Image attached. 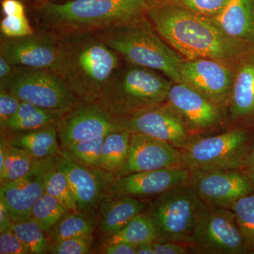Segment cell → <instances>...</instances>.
<instances>
[{
    "instance_id": "1",
    "label": "cell",
    "mask_w": 254,
    "mask_h": 254,
    "mask_svg": "<svg viewBox=\"0 0 254 254\" xmlns=\"http://www.w3.org/2000/svg\"><path fill=\"white\" fill-rule=\"evenodd\" d=\"M146 17L159 36L184 59L209 58L236 66L254 45L227 34L212 18L190 12L171 0H155Z\"/></svg>"
},
{
    "instance_id": "2",
    "label": "cell",
    "mask_w": 254,
    "mask_h": 254,
    "mask_svg": "<svg viewBox=\"0 0 254 254\" xmlns=\"http://www.w3.org/2000/svg\"><path fill=\"white\" fill-rule=\"evenodd\" d=\"M56 35L59 38L60 57L53 71L75 95L87 102L99 99L120 69V56L96 32Z\"/></svg>"
},
{
    "instance_id": "3",
    "label": "cell",
    "mask_w": 254,
    "mask_h": 254,
    "mask_svg": "<svg viewBox=\"0 0 254 254\" xmlns=\"http://www.w3.org/2000/svg\"><path fill=\"white\" fill-rule=\"evenodd\" d=\"M155 0H70L63 4L44 1L34 14L55 34L98 32L146 16Z\"/></svg>"
},
{
    "instance_id": "4",
    "label": "cell",
    "mask_w": 254,
    "mask_h": 254,
    "mask_svg": "<svg viewBox=\"0 0 254 254\" xmlns=\"http://www.w3.org/2000/svg\"><path fill=\"white\" fill-rule=\"evenodd\" d=\"M105 44L133 66L158 71L181 82L183 58L161 38L146 16L96 32Z\"/></svg>"
},
{
    "instance_id": "5",
    "label": "cell",
    "mask_w": 254,
    "mask_h": 254,
    "mask_svg": "<svg viewBox=\"0 0 254 254\" xmlns=\"http://www.w3.org/2000/svg\"><path fill=\"white\" fill-rule=\"evenodd\" d=\"M173 83L154 70L131 65L117 71L98 100L113 115L126 118L165 103Z\"/></svg>"
},
{
    "instance_id": "6",
    "label": "cell",
    "mask_w": 254,
    "mask_h": 254,
    "mask_svg": "<svg viewBox=\"0 0 254 254\" xmlns=\"http://www.w3.org/2000/svg\"><path fill=\"white\" fill-rule=\"evenodd\" d=\"M254 143V128L232 126L225 131L193 138L181 150L190 172L241 170Z\"/></svg>"
},
{
    "instance_id": "7",
    "label": "cell",
    "mask_w": 254,
    "mask_h": 254,
    "mask_svg": "<svg viewBox=\"0 0 254 254\" xmlns=\"http://www.w3.org/2000/svg\"><path fill=\"white\" fill-rule=\"evenodd\" d=\"M205 208L206 205L187 183L157 196L148 213L156 226L158 241L189 245Z\"/></svg>"
},
{
    "instance_id": "8",
    "label": "cell",
    "mask_w": 254,
    "mask_h": 254,
    "mask_svg": "<svg viewBox=\"0 0 254 254\" xmlns=\"http://www.w3.org/2000/svg\"><path fill=\"white\" fill-rule=\"evenodd\" d=\"M21 101L41 108L68 111L76 103V95L51 70L14 67L3 88Z\"/></svg>"
},
{
    "instance_id": "9",
    "label": "cell",
    "mask_w": 254,
    "mask_h": 254,
    "mask_svg": "<svg viewBox=\"0 0 254 254\" xmlns=\"http://www.w3.org/2000/svg\"><path fill=\"white\" fill-rule=\"evenodd\" d=\"M188 245L192 254L251 253L235 213L230 209L206 206L200 214Z\"/></svg>"
},
{
    "instance_id": "10",
    "label": "cell",
    "mask_w": 254,
    "mask_h": 254,
    "mask_svg": "<svg viewBox=\"0 0 254 254\" xmlns=\"http://www.w3.org/2000/svg\"><path fill=\"white\" fill-rule=\"evenodd\" d=\"M167 103L180 115L193 138L225 131L229 123L227 111L184 83H173Z\"/></svg>"
},
{
    "instance_id": "11",
    "label": "cell",
    "mask_w": 254,
    "mask_h": 254,
    "mask_svg": "<svg viewBox=\"0 0 254 254\" xmlns=\"http://www.w3.org/2000/svg\"><path fill=\"white\" fill-rule=\"evenodd\" d=\"M190 173V186L209 208L231 210L237 200L254 191V184L240 170Z\"/></svg>"
},
{
    "instance_id": "12",
    "label": "cell",
    "mask_w": 254,
    "mask_h": 254,
    "mask_svg": "<svg viewBox=\"0 0 254 254\" xmlns=\"http://www.w3.org/2000/svg\"><path fill=\"white\" fill-rule=\"evenodd\" d=\"M180 73L181 82L193 87L227 113L235 66L209 58L185 59Z\"/></svg>"
},
{
    "instance_id": "13",
    "label": "cell",
    "mask_w": 254,
    "mask_h": 254,
    "mask_svg": "<svg viewBox=\"0 0 254 254\" xmlns=\"http://www.w3.org/2000/svg\"><path fill=\"white\" fill-rule=\"evenodd\" d=\"M124 129L120 118L104 107L98 105H80L64 115L58 123L60 143L66 149L73 143L106 136L108 133Z\"/></svg>"
},
{
    "instance_id": "14",
    "label": "cell",
    "mask_w": 254,
    "mask_h": 254,
    "mask_svg": "<svg viewBox=\"0 0 254 254\" xmlns=\"http://www.w3.org/2000/svg\"><path fill=\"white\" fill-rule=\"evenodd\" d=\"M0 55L14 67L54 71L60 57L59 38L53 32L1 39Z\"/></svg>"
},
{
    "instance_id": "15",
    "label": "cell",
    "mask_w": 254,
    "mask_h": 254,
    "mask_svg": "<svg viewBox=\"0 0 254 254\" xmlns=\"http://www.w3.org/2000/svg\"><path fill=\"white\" fill-rule=\"evenodd\" d=\"M120 119L124 129L154 137L180 150L193 139L181 117L167 102L153 109Z\"/></svg>"
},
{
    "instance_id": "16",
    "label": "cell",
    "mask_w": 254,
    "mask_h": 254,
    "mask_svg": "<svg viewBox=\"0 0 254 254\" xmlns=\"http://www.w3.org/2000/svg\"><path fill=\"white\" fill-rule=\"evenodd\" d=\"M56 161L53 157L40 160L27 175L1 185L0 203L11 220L31 218L33 205L45 193L47 173Z\"/></svg>"
},
{
    "instance_id": "17",
    "label": "cell",
    "mask_w": 254,
    "mask_h": 254,
    "mask_svg": "<svg viewBox=\"0 0 254 254\" xmlns=\"http://www.w3.org/2000/svg\"><path fill=\"white\" fill-rule=\"evenodd\" d=\"M171 168H185L181 150L154 137L131 133L128 155L120 168L125 175Z\"/></svg>"
},
{
    "instance_id": "18",
    "label": "cell",
    "mask_w": 254,
    "mask_h": 254,
    "mask_svg": "<svg viewBox=\"0 0 254 254\" xmlns=\"http://www.w3.org/2000/svg\"><path fill=\"white\" fill-rule=\"evenodd\" d=\"M190 173L186 168H171L128 174L114 182L111 191L117 198L158 196L189 183Z\"/></svg>"
},
{
    "instance_id": "19",
    "label": "cell",
    "mask_w": 254,
    "mask_h": 254,
    "mask_svg": "<svg viewBox=\"0 0 254 254\" xmlns=\"http://www.w3.org/2000/svg\"><path fill=\"white\" fill-rule=\"evenodd\" d=\"M58 165L66 175L77 203L78 211H88L96 205L102 195L109 174L99 168H93L77 163L66 150L60 151Z\"/></svg>"
},
{
    "instance_id": "20",
    "label": "cell",
    "mask_w": 254,
    "mask_h": 254,
    "mask_svg": "<svg viewBox=\"0 0 254 254\" xmlns=\"http://www.w3.org/2000/svg\"><path fill=\"white\" fill-rule=\"evenodd\" d=\"M227 116L232 126L254 128V51L235 66Z\"/></svg>"
},
{
    "instance_id": "21",
    "label": "cell",
    "mask_w": 254,
    "mask_h": 254,
    "mask_svg": "<svg viewBox=\"0 0 254 254\" xmlns=\"http://www.w3.org/2000/svg\"><path fill=\"white\" fill-rule=\"evenodd\" d=\"M213 20L229 36L254 46V0H228Z\"/></svg>"
},
{
    "instance_id": "22",
    "label": "cell",
    "mask_w": 254,
    "mask_h": 254,
    "mask_svg": "<svg viewBox=\"0 0 254 254\" xmlns=\"http://www.w3.org/2000/svg\"><path fill=\"white\" fill-rule=\"evenodd\" d=\"M147 208V203L134 197H120L104 203L102 205V230L113 235L137 215L144 213Z\"/></svg>"
},
{
    "instance_id": "23",
    "label": "cell",
    "mask_w": 254,
    "mask_h": 254,
    "mask_svg": "<svg viewBox=\"0 0 254 254\" xmlns=\"http://www.w3.org/2000/svg\"><path fill=\"white\" fill-rule=\"evenodd\" d=\"M20 133L11 138L10 144L25 150L34 158L43 160L51 158L60 152L59 136L53 127Z\"/></svg>"
},
{
    "instance_id": "24",
    "label": "cell",
    "mask_w": 254,
    "mask_h": 254,
    "mask_svg": "<svg viewBox=\"0 0 254 254\" xmlns=\"http://www.w3.org/2000/svg\"><path fill=\"white\" fill-rule=\"evenodd\" d=\"M67 112L46 109L21 101L17 113L10 119L4 127L17 132L41 129L58 123L60 118Z\"/></svg>"
},
{
    "instance_id": "25",
    "label": "cell",
    "mask_w": 254,
    "mask_h": 254,
    "mask_svg": "<svg viewBox=\"0 0 254 254\" xmlns=\"http://www.w3.org/2000/svg\"><path fill=\"white\" fill-rule=\"evenodd\" d=\"M158 241V233L153 219L148 213H142L112 235L108 245L125 242L135 246Z\"/></svg>"
},
{
    "instance_id": "26",
    "label": "cell",
    "mask_w": 254,
    "mask_h": 254,
    "mask_svg": "<svg viewBox=\"0 0 254 254\" xmlns=\"http://www.w3.org/2000/svg\"><path fill=\"white\" fill-rule=\"evenodd\" d=\"M131 132L125 129L108 133L105 137L102 148L101 168L113 171L121 168L128 155Z\"/></svg>"
},
{
    "instance_id": "27",
    "label": "cell",
    "mask_w": 254,
    "mask_h": 254,
    "mask_svg": "<svg viewBox=\"0 0 254 254\" xmlns=\"http://www.w3.org/2000/svg\"><path fill=\"white\" fill-rule=\"evenodd\" d=\"M39 161L25 150L7 144L4 168L0 171L1 185L27 175Z\"/></svg>"
},
{
    "instance_id": "28",
    "label": "cell",
    "mask_w": 254,
    "mask_h": 254,
    "mask_svg": "<svg viewBox=\"0 0 254 254\" xmlns=\"http://www.w3.org/2000/svg\"><path fill=\"white\" fill-rule=\"evenodd\" d=\"M45 193L54 197L60 203L73 212L78 211L77 203L66 175L56 163L47 173Z\"/></svg>"
},
{
    "instance_id": "29",
    "label": "cell",
    "mask_w": 254,
    "mask_h": 254,
    "mask_svg": "<svg viewBox=\"0 0 254 254\" xmlns=\"http://www.w3.org/2000/svg\"><path fill=\"white\" fill-rule=\"evenodd\" d=\"M68 209L59 200L44 193L31 210V218L39 225L44 232H48L63 218Z\"/></svg>"
},
{
    "instance_id": "30",
    "label": "cell",
    "mask_w": 254,
    "mask_h": 254,
    "mask_svg": "<svg viewBox=\"0 0 254 254\" xmlns=\"http://www.w3.org/2000/svg\"><path fill=\"white\" fill-rule=\"evenodd\" d=\"M11 230L16 236L27 247L30 254H46L48 244L43 230L34 220L31 218L12 220Z\"/></svg>"
},
{
    "instance_id": "31",
    "label": "cell",
    "mask_w": 254,
    "mask_h": 254,
    "mask_svg": "<svg viewBox=\"0 0 254 254\" xmlns=\"http://www.w3.org/2000/svg\"><path fill=\"white\" fill-rule=\"evenodd\" d=\"M93 221L82 213H73L60 220L55 226L52 237L54 242L84 235H91Z\"/></svg>"
},
{
    "instance_id": "32",
    "label": "cell",
    "mask_w": 254,
    "mask_h": 254,
    "mask_svg": "<svg viewBox=\"0 0 254 254\" xmlns=\"http://www.w3.org/2000/svg\"><path fill=\"white\" fill-rule=\"evenodd\" d=\"M237 224L250 254H254V191L237 200L232 206Z\"/></svg>"
},
{
    "instance_id": "33",
    "label": "cell",
    "mask_w": 254,
    "mask_h": 254,
    "mask_svg": "<svg viewBox=\"0 0 254 254\" xmlns=\"http://www.w3.org/2000/svg\"><path fill=\"white\" fill-rule=\"evenodd\" d=\"M105 136H98L76 142L64 150H66L75 161L81 165L101 168L100 158Z\"/></svg>"
},
{
    "instance_id": "34",
    "label": "cell",
    "mask_w": 254,
    "mask_h": 254,
    "mask_svg": "<svg viewBox=\"0 0 254 254\" xmlns=\"http://www.w3.org/2000/svg\"><path fill=\"white\" fill-rule=\"evenodd\" d=\"M174 4L199 16L215 18L225 8L228 0H171Z\"/></svg>"
},
{
    "instance_id": "35",
    "label": "cell",
    "mask_w": 254,
    "mask_h": 254,
    "mask_svg": "<svg viewBox=\"0 0 254 254\" xmlns=\"http://www.w3.org/2000/svg\"><path fill=\"white\" fill-rule=\"evenodd\" d=\"M93 237L84 235L54 242L50 248L53 254H86L91 251Z\"/></svg>"
},
{
    "instance_id": "36",
    "label": "cell",
    "mask_w": 254,
    "mask_h": 254,
    "mask_svg": "<svg viewBox=\"0 0 254 254\" xmlns=\"http://www.w3.org/2000/svg\"><path fill=\"white\" fill-rule=\"evenodd\" d=\"M3 36L9 38H21L34 33L26 16H5L0 23Z\"/></svg>"
},
{
    "instance_id": "37",
    "label": "cell",
    "mask_w": 254,
    "mask_h": 254,
    "mask_svg": "<svg viewBox=\"0 0 254 254\" xmlns=\"http://www.w3.org/2000/svg\"><path fill=\"white\" fill-rule=\"evenodd\" d=\"M21 101L4 88L0 91V123L4 127L18 110Z\"/></svg>"
},
{
    "instance_id": "38",
    "label": "cell",
    "mask_w": 254,
    "mask_h": 254,
    "mask_svg": "<svg viewBox=\"0 0 254 254\" xmlns=\"http://www.w3.org/2000/svg\"><path fill=\"white\" fill-rule=\"evenodd\" d=\"M0 254H28L29 250L11 229L0 233Z\"/></svg>"
},
{
    "instance_id": "39",
    "label": "cell",
    "mask_w": 254,
    "mask_h": 254,
    "mask_svg": "<svg viewBox=\"0 0 254 254\" xmlns=\"http://www.w3.org/2000/svg\"><path fill=\"white\" fill-rule=\"evenodd\" d=\"M156 254H192L187 244L169 241H157L152 243Z\"/></svg>"
},
{
    "instance_id": "40",
    "label": "cell",
    "mask_w": 254,
    "mask_h": 254,
    "mask_svg": "<svg viewBox=\"0 0 254 254\" xmlns=\"http://www.w3.org/2000/svg\"><path fill=\"white\" fill-rule=\"evenodd\" d=\"M1 9L5 16H26L24 6L19 0H3Z\"/></svg>"
},
{
    "instance_id": "41",
    "label": "cell",
    "mask_w": 254,
    "mask_h": 254,
    "mask_svg": "<svg viewBox=\"0 0 254 254\" xmlns=\"http://www.w3.org/2000/svg\"><path fill=\"white\" fill-rule=\"evenodd\" d=\"M103 253L106 254H136V246L125 243V242H118V243L108 245Z\"/></svg>"
},
{
    "instance_id": "42",
    "label": "cell",
    "mask_w": 254,
    "mask_h": 254,
    "mask_svg": "<svg viewBox=\"0 0 254 254\" xmlns=\"http://www.w3.org/2000/svg\"><path fill=\"white\" fill-rule=\"evenodd\" d=\"M14 67L7 61L2 55H0V86L3 88L6 83L9 81Z\"/></svg>"
},
{
    "instance_id": "43",
    "label": "cell",
    "mask_w": 254,
    "mask_h": 254,
    "mask_svg": "<svg viewBox=\"0 0 254 254\" xmlns=\"http://www.w3.org/2000/svg\"><path fill=\"white\" fill-rule=\"evenodd\" d=\"M254 184V143L241 170Z\"/></svg>"
},
{
    "instance_id": "44",
    "label": "cell",
    "mask_w": 254,
    "mask_h": 254,
    "mask_svg": "<svg viewBox=\"0 0 254 254\" xmlns=\"http://www.w3.org/2000/svg\"><path fill=\"white\" fill-rule=\"evenodd\" d=\"M11 225H12V220L10 218L4 205L0 203V229H1L0 232L11 229Z\"/></svg>"
},
{
    "instance_id": "45",
    "label": "cell",
    "mask_w": 254,
    "mask_h": 254,
    "mask_svg": "<svg viewBox=\"0 0 254 254\" xmlns=\"http://www.w3.org/2000/svg\"><path fill=\"white\" fill-rule=\"evenodd\" d=\"M136 254H156L152 243L136 246Z\"/></svg>"
}]
</instances>
